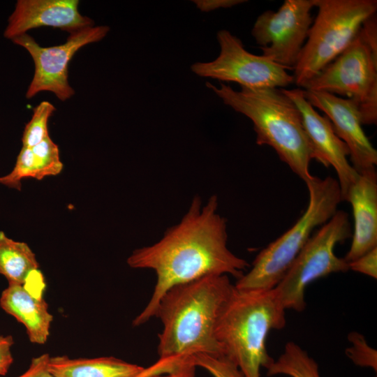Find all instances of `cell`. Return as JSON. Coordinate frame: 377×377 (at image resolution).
Listing matches in <instances>:
<instances>
[{
  "label": "cell",
  "mask_w": 377,
  "mask_h": 377,
  "mask_svg": "<svg viewBox=\"0 0 377 377\" xmlns=\"http://www.w3.org/2000/svg\"><path fill=\"white\" fill-rule=\"evenodd\" d=\"M302 88L345 96L357 105L362 125L376 124L377 59L360 31L339 56Z\"/></svg>",
  "instance_id": "8"
},
{
  "label": "cell",
  "mask_w": 377,
  "mask_h": 377,
  "mask_svg": "<svg viewBox=\"0 0 377 377\" xmlns=\"http://www.w3.org/2000/svg\"><path fill=\"white\" fill-rule=\"evenodd\" d=\"M317 15L294 70V83L302 87L339 56L376 13V0H312Z\"/></svg>",
  "instance_id": "6"
},
{
  "label": "cell",
  "mask_w": 377,
  "mask_h": 377,
  "mask_svg": "<svg viewBox=\"0 0 377 377\" xmlns=\"http://www.w3.org/2000/svg\"><path fill=\"white\" fill-rule=\"evenodd\" d=\"M286 310L274 288L240 290L234 285L219 315L215 338L222 356L242 377H260V369L273 362L266 340L271 330L285 327Z\"/></svg>",
  "instance_id": "3"
},
{
  "label": "cell",
  "mask_w": 377,
  "mask_h": 377,
  "mask_svg": "<svg viewBox=\"0 0 377 377\" xmlns=\"http://www.w3.org/2000/svg\"><path fill=\"white\" fill-rule=\"evenodd\" d=\"M219 56L209 62L191 65L193 73L222 82H232L249 89H285L294 82L287 69L267 57L253 54L242 40L226 29L217 32Z\"/></svg>",
  "instance_id": "9"
},
{
  "label": "cell",
  "mask_w": 377,
  "mask_h": 377,
  "mask_svg": "<svg viewBox=\"0 0 377 377\" xmlns=\"http://www.w3.org/2000/svg\"><path fill=\"white\" fill-rule=\"evenodd\" d=\"M233 288L228 275H209L170 288L155 313L163 324L159 358L199 353L222 356L215 327Z\"/></svg>",
  "instance_id": "2"
},
{
  "label": "cell",
  "mask_w": 377,
  "mask_h": 377,
  "mask_svg": "<svg viewBox=\"0 0 377 377\" xmlns=\"http://www.w3.org/2000/svg\"><path fill=\"white\" fill-rule=\"evenodd\" d=\"M266 369L268 376L320 377L317 362L293 341L286 344L282 354L277 360H274Z\"/></svg>",
  "instance_id": "20"
},
{
  "label": "cell",
  "mask_w": 377,
  "mask_h": 377,
  "mask_svg": "<svg viewBox=\"0 0 377 377\" xmlns=\"http://www.w3.org/2000/svg\"><path fill=\"white\" fill-rule=\"evenodd\" d=\"M13 344L12 336L0 334V376L7 374L13 362L11 353Z\"/></svg>",
  "instance_id": "27"
},
{
  "label": "cell",
  "mask_w": 377,
  "mask_h": 377,
  "mask_svg": "<svg viewBox=\"0 0 377 377\" xmlns=\"http://www.w3.org/2000/svg\"><path fill=\"white\" fill-rule=\"evenodd\" d=\"M50 355L47 353L34 357L28 369L17 377H54L48 369Z\"/></svg>",
  "instance_id": "26"
},
{
  "label": "cell",
  "mask_w": 377,
  "mask_h": 377,
  "mask_svg": "<svg viewBox=\"0 0 377 377\" xmlns=\"http://www.w3.org/2000/svg\"><path fill=\"white\" fill-rule=\"evenodd\" d=\"M110 31L106 25L91 26L70 34L66 41L52 47L40 46L28 34L11 40L27 50L33 59L35 71L26 98H32L40 91H50L61 101L71 98L75 91L68 82V64L82 47L104 38Z\"/></svg>",
  "instance_id": "10"
},
{
  "label": "cell",
  "mask_w": 377,
  "mask_h": 377,
  "mask_svg": "<svg viewBox=\"0 0 377 377\" xmlns=\"http://www.w3.org/2000/svg\"><path fill=\"white\" fill-rule=\"evenodd\" d=\"M206 87L235 111L253 123L256 144L274 149L279 158L305 182L311 176L313 159L301 113L294 102L278 88L249 89L240 91L220 82Z\"/></svg>",
  "instance_id": "4"
},
{
  "label": "cell",
  "mask_w": 377,
  "mask_h": 377,
  "mask_svg": "<svg viewBox=\"0 0 377 377\" xmlns=\"http://www.w3.org/2000/svg\"><path fill=\"white\" fill-rule=\"evenodd\" d=\"M312 0H286L277 11L267 10L255 21L251 35L262 55L293 70L313 23Z\"/></svg>",
  "instance_id": "11"
},
{
  "label": "cell",
  "mask_w": 377,
  "mask_h": 377,
  "mask_svg": "<svg viewBox=\"0 0 377 377\" xmlns=\"http://www.w3.org/2000/svg\"><path fill=\"white\" fill-rule=\"evenodd\" d=\"M78 0H18L8 19L3 36L13 39L32 29L52 27L69 34L94 26L80 14Z\"/></svg>",
  "instance_id": "14"
},
{
  "label": "cell",
  "mask_w": 377,
  "mask_h": 377,
  "mask_svg": "<svg viewBox=\"0 0 377 377\" xmlns=\"http://www.w3.org/2000/svg\"><path fill=\"white\" fill-rule=\"evenodd\" d=\"M193 2L203 12H209L219 8H228L246 2L245 0H195Z\"/></svg>",
  "instance_id": "28"
},
{
  "label": "cell",
  "mask_w": 377,
  "mask_h": 377,
  "mask_svg": "<svg viewBox=\"0 0 377 377\" xmlns=\"http://www.w3.org/2000/svg\"><path fill=\"white\" fill-rule=\"evenodd\" d=\"M55 110L48 101H42L34 108L32 117L24 127L22 138L23 147L34 146L49 135L48 121Z\"/></svg>",
  "instance_id": "21"
},
{
  "label": "cell",
  "mask_w": 377,
  "mask_h": 377,
  "mask_svg": "<svg viewBox=\"0 0 377 377\" xmlns=\"http://www.w3.org/2000/svg\"><path fill=\"white\" fill-rule=\"evenodd\" d=\"M196 367L193 364L191 358H187L178 368L165 374H156L147 377H195Z\"/></svg>",
  "instance_id": "29"
},
{
  "label": "cell",
  "mask_w": 377,
  "mask_h": 377,
  "mask_svg": "<svg viewBox=\"0 0 377 377\" xmlns=\"http://www.w3.org/2000/svg\"><path fill=\"white\" fill-rule=\"evenodd\" d=\"M42 292L8 283L0 297L1 308L24 326L30 341L37 344L47 341L53 320Z\"/></svg>",
  "instance_id": "16"
},
{
  "label": "cell",
  "mask_w": 377,
  "mask_h": 377,
  "mask_svg": "<svg viewBox=\"0 0 377 377\" xmlns=\"http://www.w3.org/2000/svg\"><path fill=\"white\" fill-rule=\"evenodd\" d=\"M349 269L377 278V247L348 263Z\"/></svg>",
  "instance_id": "24"
},
{
  "label": "cell",
  "mask_w": 377,
  "mask_h": 377,
  "mask_svg": "<svg viewBox=\"0 0 377 377\" xmlns=\"http://www.w3.org/2000/svg\"><path fill=\"white\" fill-rule=\"evenodd\" d=\"M361 35L370 48L374 57L377 59V19L376 13L368 17L362 24Z\"/></svg>",
  "instance_id": "25"
},
{
  "label": "cell",
  "mask_w": 377,
  "mask_h": 377,
  "mask_svg": "<svg viewBox=\"0 0 377 377\" xmlns=\"http://www.w3.org/2000/svg\"><path fill=\"white\" fill-rule=\"evenodd\" d=\"M170 370V362L165 359H158V361L152 364L135 377H147L156 374H164Z\"/></svg>",
  "instance_id": "30"
},
{
  "label": "cell",
  "mask_w": 377,
  "mask_h": 377,
  "mask_svg": "<svg viewBox=\"0 0 377 377\" xmlns=\"http://www.w3.org/2000/svg\"><path fill=\"white\" fill-rule=\"evenodd\" d=\"M218 206L215 195L204 206L199 196L194 197L182 220L158 242L133 251L127 258L131 267L151 269L157 277L151 297L133 326L154 317L160 300L175 286L209 275L238 279L244 274L249 263L228 248L226 221L217 212Z\"/></svg>",
  "instance_id": "1"
},
{
  "label": "cell",
  "mask_w": 377,
  "mask_h": 377,
  "mask_svg": "<svg viewBox=\"0 0 377 377\" xmlns=\"http://www.w3.org/2000/svg\"><path fill=\"white\" fill-rule=\"evenodd\" d=\"M281 90L294 102L301 113L313 159L335 170L343 201L348 188L359 175L348 160L350 151L347 145L335 133L329 119L318 114L305 98L302 89Z\"/></svg>",
  "instance_id": "12"
},
{
  "label": "cell",
  "mask_w": 377,
  "mask_h": 377,
  "mask_svg": "<svg viewBox=\"0 0 377 377\" xmlns=\"http://www.w3.org/2000/svg\"><path fill=\"white\" fill-rule=\"evenodd\" d=\"M343 200L350 203L354 228L350 247L343 258L350 263L377 247V173L376 168L359 172Z\"/></svg>",
  "instance_id": "15"
},
{
  "label": "cell",
  "mask_w": 377,
  "mask_h": 377,
  "mask_svg": "<svg viewBox=\"0 0 377 377\" xmlns=\"http://www.w3.org/2000/svg\"><path fill=\"white\" fill-rule=\"evenodd\" d=\"M352 236L348 215L337 210L313 235L274 288L286 309L302 311L304 292L313 281L349 270L348 263L334 253L335 246Z\"/></svg>",
  "instance_id": "7"
},
{
  "label": "cell",
  "mask_w": 377,
  "mask_h": 377,
  "mask_svg": "<svg viewBox=\"0 0 377 377\" xmlns=\"http://www.w3.org/2000/svg\"><path fill=\"white\" fill-rule=\"evenodd\" d=\"M1 377V376H0Z\"/></svg>",
  "instance_id": "31"
},
{
  "label": "cell",
  "mask_w": 377,
  "mask_h": 377,
  "mask_svg": "<svg viewBox=\"0 0 377 377\" xmlns=\"http://www.w3.org/2000/svg\"><path fill=\"white\" fill-rule=\"evenodd\" d=\"M145 367L114 357L75 358L50 357L48 369L54 377H135Z\"/></svg>",
  "instance_id": "18"
},
{
  "label": "cell",
  "mask_w": 377,
  "mask_h": 377,
  "mask_svg": "<svg viewBox=\"0 0 377 377\" xmlns=\"http://www.w3.org/2000/svg\"><path fill=\"white\" fill-rule=\"evenodd\" d=\"M59 149L50 135L32 147H22L13 170L0 177V183L20 189L21 180L34 178L38 180L59 174L63 169Z\"/></svg>",
  "instance_id": "17"
},
{
  "label": "cell",
  "mask_w": 377,
  "mask_h": 377,
  "mask_svg": "<svg viewBox=\"0 0 377 377\" xmlns=\"http://www.w3.org/2000/svg\"><path fill=\"white\" fill-rule=\"evenodd\" d=\"M0 274L8 283L27 287L44 286L35 253L25 242L8 237L0 231Z\"/></svg>",
  "instance_id": "19"
},
{
  "label": "cell",
  "mask_w": 377,
  "mask_h": 377,
  "mask_svg": "<svg viewBox=\"0 0 377 377\" xmlns=\"http://www.w3.org/2000/svg\"><path fill=\"white\" fill-rule=\"evenodd\" d=\"M191 358L196 367L205 369L214 377H242L237 366L224 356L199 353Z\"/></svg>",
  "instance_id": "22"
},
{
  "label": "cell",
  "mask_w": 377,
  "mask_h": 377,
  "mask_svg": "<svg viewBox=\"0 0 377 377\" xmlns=\"http://www.w3.org/2000/svg\"><path fill=\"white\" fill-rule=\"evenodd\" d=\"M351 346L346 350L348 356L357 365L369 367L376 371V350L371 348L364 337L357 332L348 336Z\"/></svg>",
  "instance_id": "23"
},
{
  "label": "cell",
  "mask_w": 377,
  "mask_h": 377,
  "mask_svg": "<svg viewBox=\"0 0 377 377\" xmlns=\"http://www.w3.org/2000/svg\"><path fill=\"white\" fill-rule=\"evenodd\" d=\"M305 98L329 119L337 136L347 145L353 167L359 173L377 165V151L366 135L357 105L325 91L302 89Z\"/></svg>",
  "instance_id": "13"
},
{
  "label": "cell",
  "mask_w": 377,
  "mask_h": 377,
  "mask_svg": "<svg viewBox=\"0 0 377 377\" xmlns=\"http://www.w3.org/2000/svg\"><path fill=\"white\" fill-rule=\"evenodd\" d=\"M309 193L308 207L296 223L263 249L251 269L235 284L240 290H270L282 279L311 236L314 228L328 221L342 201L338 181L311 176L305 182Z\"/></svg>",
  "instance_id": "5"
}]
</instances>
